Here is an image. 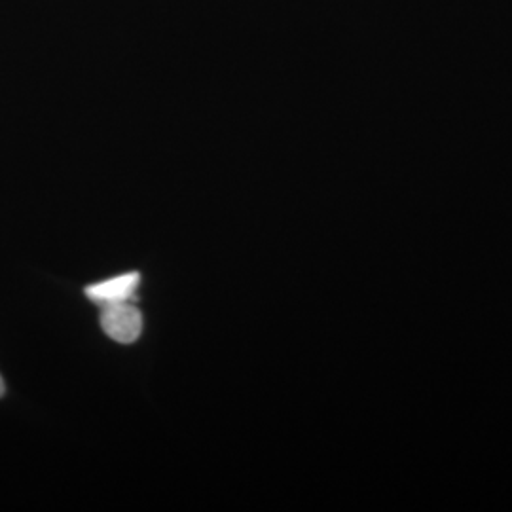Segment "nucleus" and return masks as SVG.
Listing matches in <instances>:
<instances>
[{
	"mask_svg": "<svg viewBox=\"0 0 512 512\" xmlns=\"http://www.w3.org/2000/svg\"><path fill=\"white\" fill-rule=\"evenodd\" d=\"M139 281H141V275L131 272V274L110 277L107 281L90 285L86 287L84 293L99 306L112 304V302H131L135 298Z\"/></svg>",
	"mask_w": 512,
	"mask_h": 512,
	"instance_id": "2",
	"label": "nucleus"
},
{
	"mask_svg": "<svg viewBox=\"0 0 512 512\" xmlns=\"http://www.w3.org/2000/svg\"><path fill=\"white\" fill-rule=\"evenodd\" d=\"M101 327L114 342L133 344L143 332V313L133 302L103 304Z\"/></svg>",
	"mask_w": 512,
	"mask_h": 512,
	"instance_id": "1",
	"label": "nucleus"
},
{
	"mask_svg": "<svg viewBox=\"0 0 512 512\" xmlns=\"http://www.w3.org/2000/svg\"><path fill=\"white\" fill-rule=\"evenodd\" d=\"M4 391H6V387H4V382H2V378H0V397L4 395Z\"/></svg>",
	"mask_w": 512,
	"mask_h": 512,
	"instance_id": "3",
	"label": "nucleus"
}]
</instances>
